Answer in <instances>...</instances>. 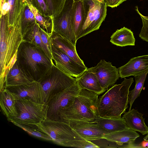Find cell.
Returning <instances> with one entry per match:
<instances>
[{
    "label": "cell",
    "instance_id": "6da1fadb",
    "mask_svg": "<svg viewBox=\"0 0 148 148\" xmlns=\"http://www.w3.org/2000/svg\"><path fill=\"white\" fill-rule=\"evenodd\" d=\"M25 7L12 25H8L6 15L0 16L1 90L4 88L7 74L16 61L18 49L21 43L24 41L22 33L21 21Z\"/></svg>",
    "mask_w": 148,
    "mask_h": 148
},
{
    "label": "cell",
    "instance_id": "7a4b0ae2",
    "mask_svg": "<svg viewBox=\"0 0 148 148\" xmlns=\"http://www.w3.org/2000/svg\"><path fill=\"white\" fill-rule=\"evenodd\" d=\"M16 61L29 77L38 82L54 64L53 61L41 49L25 41L18 47Z\"/></svg>",
    "mask_w": 148,
    "mask_h": 148
},
{
    "label": "cell",
    "instance_id": "3957f363",
    "mask_svg": "<svg viewBox=\"0 0 148 148\" xmlns=\"http://www.w3.org/2000/svg\"><path fill=\"white\" fill-rule=\"evenodd\" d=\"M120 84H115L98 98V109L100 117L120 118L128 106L129 89L133 78H124Z\"/></svg>",
    "mask_w": 148,
    "mask_h": 148
},
{
    "label": "cell",
    "instance_id": "277c9868",
    "mask_svg": "<svg viewBox=\"0 0 148 148\" xmlns=\"http://www.w3.org/2000/svg\"><path fill=\"white\" fill-rule=\"evenodd\" d=\"M99 95L81 89L72 104L60 113L62 122L71 120H95L100 117L98 109Z\"/></svg>",
    "mask_w": 148,
    "mask_h": 148
},
{
    "label": "cell",
    "instance_id": "5b68a950",
    "mask_svg": "<svg viewBox=\"0 0 148 148\" xmlns=\"http://www.w3.org/2000/svg\"><path fill=\"white\" fill-rule=\"evenodd\" d=\"M15 106L17 115L7 118L13 123L21 125H36L47 119L48 105L31 100H16Z\"/></svg>",
    "mask_w": 148,
    "mask_h": 148
},
{
    "label": "cell",
    "instance_id": "8992f818",
    "mask_svg": "<svg viewBox=\"0 0 148 148\" xmlns=\"http://www.w3.org/2000/svg\"><path fill=\"white\" fill-rule=\"evenodd\" d=\"M84 9V20L76 38H79L98 30L105 20L108 7L103 0H83Z\"/></svg>",
    "mask_w": 148,
    "mask_h": 148
},
{
    "label": "cell",
    "instance_id": "52a82bcc",
    "mask_svg": "<svg viewBox=\"0 0 148 148\" xmlns=\"http://www.w3.org/2000/svg\"><path fill=\"white\" fill-rule=\"evenodd\" d=\"M39 82L45 93L47 104L55 95L75 84L77 79L64 73L54 64Z\"/></svg>",
    "mask_w": 148,
    "mask_h": 148
},
{
    "label": "cell",
    "instance_id": "ba28073f",
    "mask_svg": "<svg viewBox=\"0 0 148 148\" xmlns=\"http://www.w3.org/2000/svg\"><path fill=\"white\" fill-rule=\"evenodd\" d=\"M36 125L40 131L51 138L52 141L60 146H64L70 141L84 139L64 122L47 119Z\"/></svg>",
    "mask_w": 148,
    "mask_h": 148
},
{
    "label": "cell",
    "instance_id": "9c48e42d",
    "mask_svg": "<svg viewBox=\"0 0 148 148\" xmlns=\"http://www.w3.org/2000/svg\"><path fill=\"white\" fill-rule=\"evenodd\" d=\"M81 89L77 82L50 99L47 103L48 105L47 119L62 122L61 112L72 104Z\"/></svg>",
    "mask_w": 148,
    "mask_h": 148
},
{
    "label": "cell",
    "instance_id": "30bf717a",
    "mask_svg": "<svg viewBox=\"0 0 148 148\" xmlns=\"http://www.w3.org/2000/svg\"><path fill=\"white\" fill-rule=\"evenodd\" d=\"M74 0H66L60 14L53 18V31L66 38L75 47L77 40L72 21Z\"/></svg>",
    "mask_w": 148,
    "mask_h": 148
},
{
    "label": "cell",
    "instance_id": "8fae6325",
    "mask_svg": "<svg viewBox=\"0 0 148 148\" xmlns=\"http://www.w3.org/2000/svg\"><path fill=\"white\" fill-rule=\"evenodd\" d=\"M51 52L54 64L68 75L77 78L87 69L81 66L51 42Z\"/></svg>",
    "mask_w": 148,
    "mask_h": 148
},
{
    "label": "cell",
    "instance_id": "7c38bea8",
    "mask_svg": "<svg viewBox=\"0 0 148 148\" xmlns=\"http://www.w3.org/2000/svg\"><path fill=\"white\" fill-rule=\"evenodd\" d=\"M97 120H71L66 123L82 138L91 141L102 139L105 134H109Z\"/></svg>",
    "mask_w": 148,
    "mask_h": 148
},
{
    "label": "cell",
    "instance_id": "4fadbf2b",
    "mask_svg": "<svg viewBox=\"0 0 148 148\" xmlns=\"http://www.w3.org/2000/svg\"><path fill=\"white\" fill-rule=\"evenodd\" d=\"M14 95L16 100H31L37 103H45V93L39 82L34 81L20 85L5 87Z\"/></svg>",
    "mask_w": 148,
    "mask_h": 148
},
{
    "label": "cell",
    "instance_id": "5bb4252c",
    "mask_svg": "<svg viewBox=\"0 0 148 148\" xmlns=\"http://www.w3.org/2000/svg\"><path fill=\"white\" fill-rule=\"evenodd\" d=\"M87 70L95 75L101 87L106 90L113 85L120 77L119 69L104 60H101L96 66Z\"/></svg>",
    "mask_w": 148,
    "mask_h": 148
},
{
    "label": "cell",
    "instance_id": "9a60e30c",
    "mask_svg": "<svg viewBox=\"0 0 148 148\" xmlns=\"http://www.w3.org/2000/svg\"><path fill=\"white\" fill-rule=\"evenodd\" d=\"M140 136L136 131L127 128L125 130L105 134L102 139L116 143L119 148H136L134 142Z\"/></svg>",
    "mask_w": 148,
    "mask_h": 148
},
{
    "label": "cell",
    "instance_id": "2e32d148",
    "mask_svg": "<svg viewBox=\"0 0 148 148\" xmlns=\"http://www.w3.org/2000/svg\"><path fill=\"white\" fill-rule=\"evenodd\" d=\"M118 69L121 78L138 75L148 69V55L132 58L126 64Z\"/></svg>",
    "mask_w": 148,
    "mask_h": 148
},
{
    "label": "cell",
    "instance_id": "e0dca14e",
    "mask_svg": "<svg viewBox=\"0 0 148 148\" xmlns=\"http://www.w3.org/2000/svg\"><path fill=\"white\" fill-rule=\"evenodd\" d=\"M52 43L63 51L79 64L86 66L78 55L76 47L69 41L58 34L53 31L51 36Z\"/></svg>",
    "mask_w": 148,
    "mask_h": 148
},
{
    "label": "cell",
    "instance_id": "ac0fdd59",
    "mask_svg": "<svg viewBox=\"0 0 148 148\" xmlns=\"http://www.w3.org/2000/svg\"><path fill=\"white\" fill-rule=\"evenodd\" d=\"M34 81L22 69L16 60L7 74L5 88L29 84Z\"/></svg>",
    "mask_w": 148,
    "mask_h": 148
},
{
    "label": "cell",
    "instance_id": "d6986e66",
    "mask_svg": "<svg viewBox=\"0 0 148 148\" xmlns=\"http://www.w3.org/2000/svg\"><path fill=\"white\" fill-rule=\"evenodd\" d=\"M143 115L137 110L133 109L125 112L123 117L125 119L128 128L145 135L148 134V127L145 124Z\"/></svg>",
    "mask_w": 148,
    "mask_h": 148
},
{
    "label": "cell",
    "instance_id": "ffe728a7",
    "mask_svg": "<svg viewBox=\"0 0 148 148\" xmlns=\"http://www.w3.org/2000/svg\"><path fill=\"white\" fill-rule=\"evenodd\" d=\"M76 78L81 89H86L99 95L106 91L101 87L95 75L87 69L81 76Z\"/></svg>",
    "mask_w": 148,
    "mask_h": 148
},
{
    "label": "cell",
    "instance_id": "44dd1931",
    "mask_svg": "<svg viewBox=\"0 0 148 148\" xmlns=\"http://www.w3.org/2000/svg\"><path fill=\"white\" fill-rule=\"evenodd\" d=\"M14 95L6 88L0 92V105L3 114L8 118L17 115Z\"/></svg>",
    "mask_w": 148,
    "mask_h": 148
},
{
    "label": "cell",
    "instance_id": "7402d4cb",
    "mask_svg": "<svg viewBox=\"0 0 148 148\" xmlns=\"http://www.w3.org/2000/svg\"><path fill=\"white\" fill-rule=\"evenodd\" d=\"M110 42L113 44L121 47L134 46L135 39L133 32L125 27L117 29L110 37Z\"/></svg>",
    "mask_w": 148,
    "mask_h": 148
},
{
    "label": "cell",
    "instance_id": "603a6c76",
    "mask_svg": "<svg viewBox=\"0 0 148 148\" xmlns=\"http://www.w3.org/2000/svg\"><path fill=\"white\" fill-rule=\"evenodd\" d=\"M23 38L24 41L30 42L41 49L53 61L52 53L49 50L42 41L40 36V27L37 22L25 34Z\"/></svg>",
    "mask_w": 148,
    "mask_h": 148
},
{
    "label": "cell",
    "instance_id": "cb8c5ba5",
    "mask_svg": "<svg viewBox=\"0 0 148 148\" xmlns=\"http://www.w3.org/2000/svg\"><path fill=\"white\" fill-rule=\"evenodd\" d=\"M84 15L83 0H74L72 21L73 30L76 38L84 23Z\"/></svg>",
    "mask_w": 148,
    "mask_h": 148
},
{
    "label": "cell",
    "instance_id": "d4e9b609",
    "mask_svg": "<svg viewBox=\"0 0 148 148\" xmlns=\"http://www.w3.org/2000/svg\"><path fill=\"white\" fill-rule=\"evenodd\" d=\"M97 122L109 134L122 130L128 128L124 118H103L97 120Z\"/></svg>",
    "mask_w": 148,
    "mask_h": 148
},
{
    "label": "cell",
    "instance_id": "484cf974",
    "mask_svg": "<svg viewBox=\"0 0 148 148\" xmlns=\"http://www.w3.org/2000/svg\"><path fill=\"white\" fill-rule=\"evenodd\" d=\"M8 3L9 10L6 15L8 25H13L26 5L25 0H5Z\"/></svg>",
    "mask_w": 148,
    "mask_h": 148
},
{
    "label": "cell",
    "instance_id": "4316f807",
    "mask_svg": "<svg viewBox=\"0 0 148 148\" xmlns=\"http://www.w3.org/2000/svg\"><path fill=\"white\" fill-rule=\"evenodd\" d=\"M26 1L33 13L37 23L42 29L51 36L53 31V18L51 16H47L42 15L30 1Z\"/></svg>",
    "mask_w": 148,
    "mask_h": 148
},
{
    "label": "cell",
    "instance_id": "83f0119b",
    "mask_svg": "<svg viewBox=\"0 0 148 148\" xmlns=\"http://www.w3.org/2000/svg\"><path fill=\"white\" fill-rule=\"evenodd\" d=\"M147 73L148 69L138 75L134 76L136 84L134 88L129 91L128 95V103L130 104L129 111L131 110L132 105L135 99L139 96Z\"/></svg>",
    "mask_w": 148,
    "mask_h": 148
},
{
    "label": "cell",
    "instance_id": "f1b7e54d",
    "mask_svg": "<svg viewBox=\"0 0 148 148\" xmlns=\"http://www.w3.org/2000/svg\"><path fill=\"white\" fill-rule=\"evenodd\" d=\"M36 23L34 15L27 3L21 18V27L23 37Z\"/></svg>",
    "mask_w": 148,
    "mask_h": 148
},
{
    "label": "cell",
    "instance_id": "f546056e",
    "mask_svg": "<svg viewBox=\"0 0 148 148\" xmlns=\"http://www.w3.org/2000/svg\"><path fill=\"white\" fill-rule=\"evenodd\" d=\"M14 124L22 128L30 135L46 140L52 141L51 138L46 134L40 131L36 125L34 124Z\"/></svg>",
    "mask_w": 148,
    "mask_h": 148
},
{
    "label": "cell",
    "instance_id": "4dcf8cb0",
    "mask_svg": "<svg viewBox=\"0 0 148 148\" xmlns=\"http://www.w3.org/2000/svg\"><path fill=\"white\" fill-rule=\"evenodd\" d=\"M47 6L49 15L55 18L61 12L66 0H45Z\"/></svg>",
    "mask_w": 148,
    "mask_h": 148
},
{
    "label": "cell",
    "instance_id": "1f68e13d",
    "mask_svg": "<svg viewBox=\"0 0 148 148\" xmlns=\"http://www.w3.org/2000/svg\"><path fill=\"white\" fill-rule=\"evenodd\" d=\"M64 147L79 148L99 147L91 141L84 139L68 141L65 144Z\"/></svg>",
    "mask_w": 148,
    "mask_h": 148
},
{
    "label": "cell",
    "instance_id": "d6a6232c",
    "mask_svg": "<svg viewBox=\"0 0 148 148\" xmlns=\"http://www.w3.org/2000/svg\"><path fill=\"white\" fill-rule=\"evenodd\" d=\"M32 4L42 15L47 16H51L49 15L45 0H33V2Z\"/></svg>",
    "mask_w": 148,
    "mask_h": 148
},
{
    "label": "cell",
    "instance_id": "836d02e7",
    "mask_svg": "<svg viewBox=\"0 0 148 148\" xmlns=\"http://www.w3.org/2000/svg\"><path fill=\"white\" fill-rule=\"evenodd\" d=\"M40 36L42 41L49 50L51 52V36L40 27Z\"/></svg>",
    "mask_w": 148,
    "mask_h": 148
},
{
    "label": "cell",
    "instance_id": "e575fe53",
    "mask_svg": "<svg viewBox=\"0 0 148 148\" xmlns=\"http://www.w3.org/2000/svg\"><path fill=\"white\" fill-rule=\"evenodd\" d=\"M107 6L112 8L116 7L127 0H103Z\"/></svg>",
    "mask_w": 148,
    "mask_h": 148
},
{
    "label": "cell",
    "instance_id": "d590c367",
    "mask_svg": "<svg viewBox=\"0 0 148 148\" xmlns=\"http://www.w3.org/2000/svg\"><path fill=\"white\" fill-rule=\"evenodd\" d=\"M136 148H148V141H143L140 144L137 145Z\"/></svg>",
    "mask_w": 148,
    "mask_h": 148
},
{
    "label": "cell",
    "instance_id": "8d00e7d4",
    "mask_svg": "<svg viewBox=\"0 0 148 148\" xmlns=\"http://www.w3.org/2000/svg\"><path fill=\"white\" fill-rule=\"evenodd\" d=\"M5 0H0V7H1L5 2Z\"/></svg>",
    "mask_w": 148,
    "mask_h": 148
},
{
    "label": "cell",
    "instance_id": "74e56055",
    "mask_svg": "<svg viewBox=\"0 0 148 148\" xmlns=\"http://www.w3.org/2000/svg\"><path fill=\"white\" fill-rule=\"evenodd\" d=\"M144 140L148 141V134L147 135L143 138Z\"/></svg>",
    "mask_w": 148,
    "mask_h": 148
},
{
    "label": "cell",
    "instance_id": "f35d334b",
    "mask_svg": "<svg viewBox=\"0 0 148 148\" xmlns=\"http://www.w3.org/2000/svg\"><path fill=\"white\" fill-rule=\"evenodd\" d=\"M25 1H30L32 3L33 2V0H25Z\"/></svg>",
    "mask_w": 148,
    "mask_h": 148
}]
</instances>
